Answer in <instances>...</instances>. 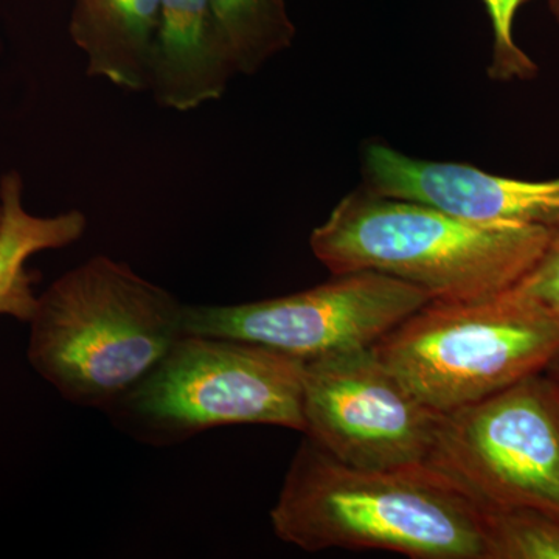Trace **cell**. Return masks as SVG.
<instances>
[{
    "label": "cell",
    "instance_id": "14",
    "mask_svg": "<svg viewBox=\"0 0 559 559\" xmlns=\"http://www.w3.org/2000/svg\"><path fill=\"white\" fill-rule=\"evenodd\" d=\"M484 510L487 559H559V513Z\"/></svg>",
    "mask_w": 559,
    "mask_h": 559
},
{
    "label": "cell",
    "instance_id": "19",
    "mask_svg": "<svg viewBox=\"0 0 559 559\" xmlns=\"http://www.w3.org/2000/svg\"><path fill=\"white\" fill-rule=\"evenodd\" d=\"M2 218H3L2 205H0V226H2Z\"/></svg>",
    "mask_w": 559,
    "mask_h": 559
},
{
    "label": "cell",
    "instance_id": "3",
    "mask_svg": "<svg viewBox=\"0 0 559 559\" xmlns=\"http://www.w3.org/2000/svg\"><path fill=\"white\" fill-rule=\"evenodd\" d=\"M183 307L127 263L95 255L39 294L27 358L70 403L106 411L183 336Z\"/></svg>",
    "mask_w": 559,
    "mask_h": 559
},
{
    "label": "cell",
    "instance_id": "15",
    "mask_svg": "<svg viewBox=\"0 0 559 559\" xmlns=\"http://www.w3.org/2000/svg\"><path fill=\"white\" fill-rule=\"evenodd\" d=\"M533 0H484L492 25V57L489 79L496 81L533 80L538 66L514 39V20L521 7Z\"/></svg>",
    "mask_w": 559,
    "mask_h": 559
},
{
    "label": "cell",
    "instance_id": "9",
    "mask_svg": "<svg viewBox=\"0 0 559 559\" xmlns=\"http://www.w3.org/2000/svg\"><path fill=\"white\" fill-rule=\"evenodd\" d=\"M362 173L364 189L380 197L423 202L479 223L559 227V178H509L457 162L415 159L380 142L364 151Z\"/></svg>",
    "mask_w": 559,
    "mask_h": 559
},
{
    "label": "cell",
    "instance_id": "2",
    "mask_svg": "<svg viewBox=\"0 0 559 559\" xmlns=\"http://www.w3.org/2000/svg\"><path fill=\"white\" fill-rule=\"evenodd\" d=\"M554 229L479 223L423 202L348 194L310 246L331 274L373 271L418 286L433 300L491 299L513 288L543 255Z\"/></svg>",
    "mask_w": 559,
    "mask_h": 559
},
{
    "label": "cell",
    "instance_id": "8",
    "mask_svg": "<svg viewBox=\"0 0 559 559\" xmlns=\"http://www.w3.org/2000/svg\"><path fill=\"white\" fill-rule=\"evenodd\" d=\"M305 433L360 469L432 466L443 414L404 388L377 348L305 360Z\"/></svg>",
    "mask_w": 559,
    "mask_h": 559
},
{
    "label": "cell",
    "instance_id": "10",
    "mask_svg": "<svg viewBox=\"0 0 559 559\" xmlns=\"http://www.w3.org/2000/svg\"><path fill=\"white\" fill-rule=\"evenodd\" d=\"M235 73L209 0H162L148 84L162 108L187 112L219 100Z\"/></svg>",
    "mask_w": 559,
    "mask_h": 559
},
{
    "label": "cell",
    "instance_id": "16",
    "mask_svg": "<svg viewBox=\"0 0 559 559\" xmlns=\"http://www.w3.org/2000/svg\"><path fill=\"white\" fill-rule=\"evenodd\" d=\"M503 296L524 310L559 319V227L535 266Z\"/></svg>",
    "mask_w": 559,
    "mask_h": 559
},
{
    "label": "cell",
    "instance_id": "11",
    "mask_svg": "<svg viewBox=\"0 0 559 559\" xmlns=\"http://www.w3.org/2000/svg\"><path fill=\"white\" fill-rule=\"evenodd\" d=\"M162 0H73L69 32L87 73L121 90L146 91Z\"/></svg>",
    "mask_w": 559,
    "mask_h": 559
},
{
    "label": "cell",
    "instance_id": "18",
    "mask_svg": "<svg viewBox=\"0 0 559 559\" xmlns=\"http://www.w3.org/2000/svg\"><path fill=\"white\" fill-rule=\"evenodd\" d=\"M547 2H549L551 16H554L555 21L559 24V0H547Z\"/></svg>",
    "mask_w": 559,
    "mask_h": 559
},
{
    "label": "cell",
    "instance_id": "20",
    "mask_svg": "<svg viewBox=\"0 0 559 559\" xmlns=\"http://www.w3.org/2000/svg\"><path fill=\"white\" fill-rule=\"evenodd\" d=\"M555 366H558V370H559V358L557 360H555ZM559 382V381H558Z\"/></svg>",
    "mask_w": 559,
    "mask_h": 559
},
{
    "label": "cell",
    "instance_id": "4",
    "mask_svg": "<svg viewBox=\"0 0 559 559\" xmlns=\"http://www.w3.org/2000/svg\"><path fill=\"white\" fill-rule=\"evenodd\" d=\"M305 360L227 337H182L108 411L145 443H178L229 425L305 432Z\"/></svg>",
    "mask_w": 559,
    "mask_h": 559
},
{
    "label": "cell",
    "instance_id": "6",
    "mask_svg": "<svg viewBox=\"0 0 559 559\" xmlns=\"http://www.w3.org/2000/svg\"><path fill=\"white\" fill-rule=\"evenodd\" d=\"M432 466L481 509L559 513V421L538 374L443 414Z\"/></svg>",
    "mask_w": 559,
    "mask_h": 559
},
{
    "label": "cell",
    "instance_id": "1",
    "mask_svg": "<svg viewBox=\"0 0 559 559\" xmlns=\"http://www.w3.org/2000/svg\"><path fill=\"white\" fill-rule=\"evenodd\" d=\"M271 524L278 539L310 554L487 559L484 510L436 466L355 468L308 437L290 462Z\"/></svg>",
    "mask_w": 559,
    "mask_h": 559
},
{
    "label": "cell",
    "instance_id": "5",
    "mask_svg": "<svg viewBox=\"0 0 559 559\" xmlns=\"http://www.w3.org/2000/svg\"><path fill=\"white\" fill-rule=\"evenodd\" d=\"M374 348L412 395L450 414L550 367L559 358V319L524 310L503 294L432 300Z\"/></svg>",
    "mask_w": 559,
    "mask_h": 559
},
{
    "label": "cell",
    "instance_id": "13",
    "mask_svg": "<svg viewBox=\"0 0 559 559\" xmlns=\"http://www.w3.org/2000/svg\"><path fill=\"white\" fill-rule=\"evenodd\" d=\"M237 73H255L296 36L285 0H209Z\"/></svg>",
    "mask_w": 559,
    "mask_h": 559
},
{
    "label": "cell",
    "instance_id": "7",
    "mask_svg": "<svg viewBox=\"0 0 559 559\" xmlns=\"http://www.w3.org/2000/svg\"><path fill=\"white\" fill-rule=\"evenodd\" d=\"M432 300L418 286L381 272H347L316 288L275 299L186 305L182 330L311 360L373 347Z\"/></svg>",
    "mask_w": 559,
    "mask_h": 559
},
{
    "label": "cell",
    "instance_id": "12",
    "mask_svg": "<svg viewBox=\"0 0 559 559\" xmlns=\"http://www.w3.org/2000/svg\"><path fill=\"white\" fill-rule=\"evenodd\" d=\"M0 316L31 322L38 294L27 261L43 250L62 249L83 238L87 218L80 210L55 216H36L24 207V182L20 173L0 179Z\"/></svg>",
    "mask_w": 559,
    "mask_h": 559
},
{
    "label": "cell",
    "instance_id": "17",
    "mask_svg": "<svg viewBox=\"0 0 559 559\" xmlns=\"http://www.w3.org/2000/svg\"><path fill=\"white\" fill-rule=\"evenodd\" d=\"M550 396L551 403H554L555 414H557V418L559 421V382L550 381Z\"/></svg>",
    "mask_w": 559,
    "mask_h": 559
}]
</instances>
